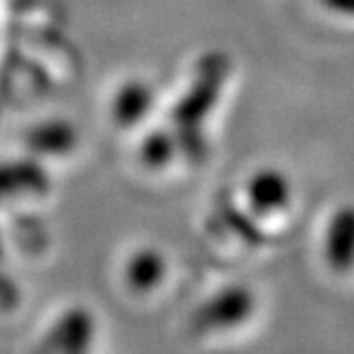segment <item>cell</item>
Listing matches in <instances>:
<instances>
[{
    "label": "cell",
    "mask_w": 354,
    "mask_h": 354,
    "mask_svg": "<svg viewBox=\"0 0 354 354\" xmlns=\"http://www.w3.org/2000/svg\"><path fill=\"white\" fill-rule=\"evenodd\" d=\"M261 297L250 284L229 282L205 295L184 320V337L203 348L241 342L259 326Z\"/></svg>",
    "instance_id": "obj_1"
},
{
    "label": "cell",
    "mask_w": 354,
    "mask_h": 354,
    "mask_svg": "<svg viewBox=\"0 0 354 354\" xmlns=\"http://www.w3.org/2000/svg\"><path fill=\"white\" fill-rule=\"evenodd\" d=\"M103 324L86 303H68L47 316L35 333L28 354H98Z\"/></svg>",
    "instance_id": "obj_2"
},
{
    "label": "cell",
    "mask_w": 354,
    "mask_h": 354,
    "mask_svg": "<svg viewBox=\"0 0 354 354\" xmlns=\"http://www.w3.org/2000/svg\"><path fill=\"white\" fill-rule=\"evenodd\" d=\"M171 265L156 245H139L120 267V284L135 301H151L169 282Z\"/></svg>",
    "instance_id": "obj_3"
},
{
    "label": "cell",
    "mask_w": 354,
    "mask_h": 354,
    "mask_svg": "<svg viewBox=\"0 0 354 354\" xmlns=\"http://www.w3.org/2000/svg\"><path fill=\"white\" fill-rule=\"evenodd\" d=\"M248 205L257 216H275L290 205L292 184L277 169H261L250 177L245 186Z\"/></svg>",
    "instance_id": "obj_4"
},
{
    "label": "cell",
    "mask_w": 354,
    "mask_h": 354,
    "mask_svg": "<svg viewBox=\"0 0 354 354\" xmlns=\"http://www.w3.org/2000/svg\"><path fill=\"white\" fill-rule=\"evenodd\" d=\"M322 254L335 273H348L354 267V207H339L328 220L322 239Z\"/></svg>",
    "instance_id": "obj_5"
},
{
    "label": "cell",
    "mask_w": 354,
    "mask_h": 354,
    "mask_svg": "<svg viewBox=\"0 0 354 354\" xmlns=\"http://www.w3.org/2000/svg\"><path fill=\"white\" fill-rule=\"evenodd\" d=\"M151 100H154V94H151L147 84L129 82L118 90L113 98V115L120 124H135L147 115Z\"/></svg>",
    "instance_id": "obj_6"
},
{
    "label": "cell",
    "mask_w": 354,
    "mask_h": 354,
    "mask_svg": "<svg viewBox=\"0 0 354 354\" xmlns=\"http://www.w3.org/2000/svg\"><path fill=\"white\" fill-rule=\"evenodd\" d=\"M32 147L41 149V151H49V154H58V151H64L71 147L73 143V131L66 124H47L41 126V129L35 131L32 137Z\"/></svg>",
    "instance_id": "obj_7"
},
{
    "label": "cell",
    "mask_w": 354,
    "mask_h": 354,
    "mask_svg": "<svg viewBox=\"0 0 354 354\" xmlns=\"http://www.w3.org/2000/svg\"><path fill=\"white\" fill-rule=\"evenodd\" d=\"M324 5L331 11H337L344 15H354V0H324Z\"/></svg>",
    "instance_id": "obj_8"
}]
</instances>
